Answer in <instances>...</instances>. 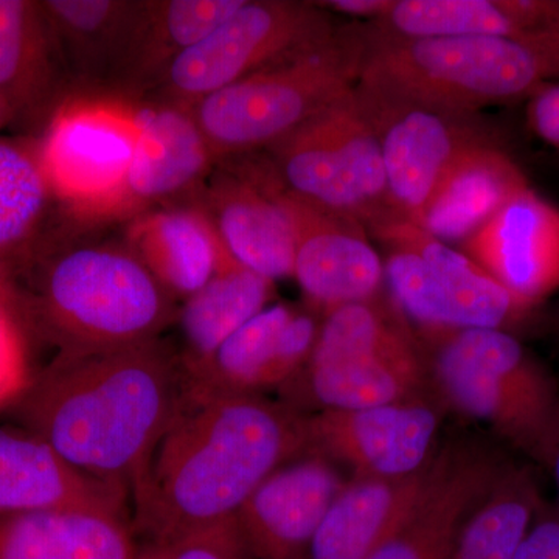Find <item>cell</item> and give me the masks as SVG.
Listing matches in <instances>:
<instances>
[{
  "label": "cell",
  "mask_w": 559,
  "mask_h": 559,
  "mask_svg": "<svg viewBox=\"0 0 559 559\" xmlns=\"http://www.w3.org/2000/svg\"><path fill=\"white\" fill-rule=\"evenodd\" d=\"M305 454V414L289 404L182 393L132 484V528L146 540L235 520L261 481Z\"/></svg>",
  "instance_id": "1"
},
{
  "label": "cell",
  "mask_w": 559,
  "mask_h": 559,
  "mask_svg": "<svg viewBox=\"0 0 559 559\" xmlns=\"http://www.w3.org/2000/svg\"><path fill=\"white\" fill-rule=\"evenodd\" d=\"M183 393L178 352L160 340L60 353L24 395L32 432L95 479L131 491Z\"/></svg>",
  "instance_id": "2"
},
{
  "label": "cell",
  "mask_w": 559,
  "mask_h": 559,
  "mask_svg": "<svg viewBox=\"0 0 559 559\" xmlns=\"http://www.w3.org/2000/svg\"><path fill=\"white\" fill-rule=\"evenodd\" d=\"M417 336L444 407L485 423L535 465L549 468L559 437V381L521 337L496 329Z\"/></svg>",
  "instance_id": "3"
},
{
  "label": "cell",
  "mask_w": 559,
  "mask_h": 559,
  "mask_svg": "<svg viewBox=\"0 0 559 559\" xmlns=\"http://www.w3.org/2000/svg\"><path fill=\"white\" fill-rule=\"evenodd\" d=\"M369 27L358 90L385 100L476 112L527 98L549 83L546 61L524 38H390Z\"/></svg>",
  "instance_id": "4"
},
{
  "label": "cell",
  "mask_w": 559,
  "mask_h": 559,
  "mask_svg": "<svg viewBox=\"0 0 559 559\" xmlns=\"http://www.w3.org/2000/svg\"><path fill=\"white\" fill-rule=\"evenodd\" d=\"M367 24H345L325 43L246 76L191 106L216 162L271 148L362 75L369 51Z\"/></svg>",
  "instance_id": "5"
},
{
  "label": "cell",
  "mask_w": 559,
  "mask_h": 559,
  "mask_svg": "<svg viewBox=\"0 0 559 559\" xmlns=\"http://www.w3.org/2000/svg\"><path fill=\"white\" fill-rule=\"evenodd\" d=\"M175 301L128 246L84 245L50 261L33 308L60 353H90L160 340Z\"/></svg>",
  "instance_id": "6"
},
{
  "label": "cell",
  "mask_w": 559,
  "mask_h": 559,
  "mask_svg": "<svg viewBox=\"0 0 559 559\" xmlns=\"http://www.w3.org/2000/svg\"><path fill=\"white\" fill-rule=\"evenodd\" d=\"M283 389L294 409L320 412L395 403L432 382L417 334L395 305L374 297L323 314L307 366Z\"/></svg>",
  "instance_id": "7"
},
{
  "label": "cell",
  "mask_w": 559,
  "mask_h": 559,
  "mask_svg": "<svg viewBox=\"0 0 559 559\" xmlns=\"http://www.w3.org/2000/svg\"><path fill=\"white\" fill-rule=\"evenodd\" d=\"M370 230L388 253L384 282L393 305L418 331L496 329L518 334L544 325L543 307L518 299L476 261L417 224L396 218Z\"/></svg>",
  "instance_id": "8"
},
{
  "label": "cell",
  "mask_w": 559,
  "mask_h": 559,
  "mask_svg": "<svg viewBox=\"0 0 559 559\" xmlns=\"http://www.w3.org/2000/svg\"><path fill=\"white\" fill-rule=\"evenodd\" d=\"M266 151L280 182L304 200L369 230L396 219L380 140L356 87Z\"/></svg>",
  "instance_id": "9"
},
{
  "label": "cell",
  "mask_w": 559,
  "mask_h": 559,
  "mask_svg": "<svg viewBox=\"0 0 559 559\" xmlns=\"http://www.w3.org/2000/svg\"><path fill=\"white\" fill-rule=\"evenodd\" d=\"M139 139L138 102L73 91L51 112L38 148L51 197L79 218H121Z\"/></svg>",
  "instance_id": "10"
},
{
  "label": "cell",
  "mask_w": 559,
  "mask_h": 559,
  "mask_svg": "<svg viewBox=\"0 0 559 559\" xmlns=\"http://www.w3.org/2000/svg\"><path fill=\"white\" fill-rule=\"evenodd\" d=\"M329 11L301 0H246L240 10L173 62L156 100L191 106L336 33Z\"/></svg>",
  "instance_id": "11"
},
{
  "label": "cell",
  "mask_w": 559,
  "mask_h": 559,
  "mask_svg": "<svg viewBox=\"0 0 559 559\" xmlns=\"http://www.w3.org/2000/svg\"><path fill=\"white\" fill-rule=\"evenodd\" d=\"M380 140L393 215L415 223L433 190L471 150L506 146L502 132L476 112L385 100L356 86Z\"/></svg>",
  "instance_id": "12"
},
{
  "label": "cell",
  "mask_w": 559,
  "mask_h": 559,
  "mask_svg": "<svg viewBox=\"0 0 559 559\" xmlns=\"http://www.w3.org/2000/svg\"><path fill=\"white\" fill-rule=\"evenodd\" d=\"M444 411L432 388L381 406L305 414L307 454L348 466L353 477L412 476L436 457Z\"/></svg>",
  "instance_id": "13"
},
{
  "label": "cell",
  "mask_w": 559,
  "mask_h": 559,
  "mask_svg": "<svg viewBox=\"0 0 559 559\" xmlns=\"http://www.w3.org/2000/svg\"><path fill=\"white\" fill-rule=\"evenodd\" d=\"M280 204L294 234V275L320 314L374 299L384 283V261L367 229L285 189L277 176Z\"/></svg>",
  "instance_id": "14"
},
{
  "label": "cell",
  "mask_w": 559,
  "mask_h": 559,
  "mask_svg": "<svg viewBox=\"0 0 559 559\" xmlns=\"http://www.w3.org/2000/svg\"><path fill=\"white\" fill-rule=\"evenodd\" d=\"M322 314L275 304L235 331L205 362L183 373L189 396L261 395L283 389L307 366Z\"/></svg>",
  "instance_id": "15"
},
{
  "label": "cell",
  "mask_w": 559,
  "mask_h": 559,
  "mask_svg": "<svg viewBox=\"0 0 559 559\" xmlns=\"http://www.w3.org/2000/svg\"><path fill=\"white\" fill-rule=\"evenodd\" d=\"M511 462L498 447L479 437L441 443L425 495L369 559H447L471 510Z\"/></svg>",
  "instance_id": "16"
},
{
  "label": "cell",
  "mask_w": 559,
  "mask_h": 559,
  "mask_svg": "<svg viewBox=\"0 0 559 559\" xmlns=\"http://www.w3.org/2000/svg\"><path fill=\"white\" fill-rule=\"evenodd\" d=\"M347 481L333 462L305 454L261 481L235 522L253 559H307L312 538Z\"/></svg>",
  "instance_id": "17"
},
{
  "label": "cell",
  "mask_w": 559,
  "mask_h": 559,
  "mask_svg": "<svg viewBox=\"0 0 559 559\" xmlns=\"http://www.w3.org/2000/svg\"><path fill=\"white\" fill-rule=\"evenodd\" d=\"M231 259L275 282L294 275V234L271 162L216 171L197 198Z\"/></svg>",
  "instance_id": "18"
},
{
  "label": "cell",
  "mask_w": 559,
  "mask_h": 559,
  "mask_svg": "<svg viewBox=\"0 0 559 559\" xmlns=\"http://www.w3.org/2000/svg\"><path fill=\"white\" fill-rule=\"evenodd\" d=\"M462 249L525 304L544 307L559 293V207L530 187L507 202Z\"/></svg>",
  "instance_id": "19"
},
{
  "label": "cell",
  "mask_w": 559,
  "mask_h": 559,
  "mask_svg": "<svg viewBox=\"0 0 559 559\" xmlns=\"http://www.w3.org/2000/svg\"><path fill=\"white\" fill-rule=\"evenodd\" d=\"M138 112L140 139L121 207L131 219L193 193L218 164L190 108L156 100Z\"/></svg>",
  "instance_id": "20"
},
{
  "label": "cell",
  "mask_w": 559,
  "mask_h": 559,
  "mask_svg": "<svg viewBox=\"0 0 559 559\" xmlns=\"http://www.w3.org/2000/svg\"><path fill=\"white\" fill-rule=\"evenodd\" d=\"M128 492L81 473L33 432L0 429V516L53 510L128 516Z\"/></svg>",
  "instance_id": "21"
},
{
  "label": "cell",
  "mask_w": 559,
  "mask_h": 559,
  "mask_svg": "<svg viewBox=\"0 0 559 559\" xmlns=\"http://www.w3.org/2000/svg\"><path fill=\"white\" fill-rule=\"evenodd\" d=\"M433 462L436 457L412 476L348 480L323 518L307 559H369L425 495L432 479Z\"/></svg>",
  "instance_id": "22"
},
{
  "label": "cell",
  "mask_w": 559,
  "mask_h": 559,
  "mask_svg": "<svg viewBox=\"0 0 559 559\" xmlns=\"http://www.w3.org/2000/svg\"><path fill=\"white\" fill-rule=\"evenodd\" d=\"M70 75L40 2L0 0V109L31 119L61 105Z\"/></svg>",
  "instance_id": "23"
},
{
  "label": "cell",
  "mask_w": 559,
  "mask_h": 559,
  "mask_svg": "<svg viewBox=\"0 0 559 559\" xmlns=\"http://www.w3.org/2000/svg\"><path fill=\"white\" fill-rule=\"evenodd\" d=\"M127 241L173 299L182 301L216 274L227 252L197 200L135 216Z\"/></svg>",
  "instance_id": "24"
},
{
  "label": "cell",
  "mask_w": 559,
  "mask_h": 559,
  "mask_svg": "<svg viewBox=\"0 0 559 559\" xmlns=\"http://www.w3.org/2000/svg\"><path fill=\"white\" fill-rule=\"evenodd\" d=\"M528 187L506 146H479L444 175L414 224L448 245H463Z\"/></svg>",
  "instance_id": "25"
},
{
  "label": "cell",
  "mask_w": 559,
  "mask_h": 559,
  "mask_svg": "<svg viewBox=\"0 0 559 559\" xmlns=\"http://www.w3.org/2000/svg\"><path fill=\"white\" fill-rule=\"evenodd\" d=\"M145 0L40 2L75 91H112Z\"/></svg>",
  "instance_id": "26"
},
{
  "label": "cell",
  "mask_w": 559,
  "mask_h": 559,
  "mask_svg": "<svg viewBox=\"0 0 559 559\" xmlns=\"http://www.w3.org/2000/svg\"><path fill=\"white\" fill-rule=\"evenodd\" d=\"M369 24L390 38H524L559 24V0H393Z\"/></svg>",
  "instance_id": "27"
},
{
  "label": "cell",
  "mask_w": 559,
  "mask_h": 559,
  "mask_svg": "<svg viewBox=\"0 0 559 559\" xmlns=\"http://www.w3.org/2000/svg\"><path fill=\"white\" fill-rule=\"evenodd\" d=\"M246 0H145L110 95L138 102L159 90L173 62L241 9Z\"/></svg>",
  "instance_id": "28"
},
{
  "label": "cell",
  "mask_w": 559,
  "mask_h": 559,
  "mask_svg": "<svg viewBox=\"0 0 559 559\" xmlns=\"http://www.w3.org/2000/svg\"><path fill=\"white\" fill-rule=\"evenodd\" d=\"M128 516L53 510L0 516V559H134Z\"/></svg>",
  "instance_id": "29"
},
{
  "label": "cell",
  "mask_w": 559,
  "mask_h": 559,
  "mask_svg": "<svg viewBox=\"0 0 559 559\" xmlns=\"http://www.w3.org/2000/svg\"><path fill=\"white\" fill-rule=\"evenodd\" d=\"M272 296L274 282L246 270L226 252L216 274L179 308L183 373L205 362L235 331L270 307Z\"/></svg>",
  "instance_id": "30"
},
{
  "label": "cell",
  "mask_w": 559,
  "mask_h": 559,
  "mask_svg": "<svg viewBox=\"0 0 559 559\" xmlns=\"http://www.w3.org/2000/svg\"><path fill=\"white\" fill-rule=\"evenodd\" d=\"M543 500L535 471L513 460L471 510L447 559H516Z\"/></svg>",
  "instance_id": "31"
},
{
  "label": "cell",
  "mask_w": 559,
  "mask_h": 559,
  "mask_svg": "<svg viewBox=\"0 0 559 559\" xmlns=\"http://www.w3.org/2000/svg\"><path fill=\"white\" fill-rule=\"evenodd\" d=\"M50 197L38 150L0 140V261L31 240Z\"/></svg>",
  "instance_id": "32"
},
{
  "label": "cell",
  "mask_w": 559,
  "mask_h": 559,
  "mask_svg": "<svg viewBox=\"0 0 559 559\" xmlns=\"http://www.w3.org/2000/svg\"><path fill=\"white\" fill-rule=\"evenodd\" d=\"M134 559H253L235 520L139 544Z\"/></svg>",
  "instance_id": "33"
},
{
  "label": "cell",
  "mask_w": 559,
  "mask_h": 559,
  "mask_svg": "<svg viewBox=\"0 0 559 559\" xmlns=\"http://www.w3.org/2000/svg\"><path fill=\"white\" fill-rule=\"evenodd\" d=\"M32 382L24 333L11 304L0 301V406L24 396Z\"/></svg>",
  "instance_id": "34"
},
{
  "label": "cell",
  "mask_w": 559,
  "mask_h": 559,
  "mask_svg": "<svg viewBox=\"0 0 559 559\" xmlns=\"http://www.w3.org/2000/svg\"><path fill=\"white\" fill-rule=\"evenodd\" d=\"M516 559H559V513L554 502H540Z\"/></svg>",
  "instance_id": "35"
},
{
  "label": "cell",
  "mask_w": 559,
  "mask_h": 559,
  "mask_svg": "<svg viewBox=\"0 0 559 559\" xmlns=\"http://www.w3.org/2000/svg\"><path fill=\"white\" fill-rule=\"evenodd\" d=\"M392 3L393 0H330V2H318V5L326 11L373 21L388 13Z\"/></svg>",
  "instance_id": "36"
},
{
  "label": "cell",
  "mask_w": 559,
  "mask_h": 559,
  "mask_svg": "<svg viewBox=\"0 0 559 559\" xmlns=\"http://www.w3.org/2000/svg\"><path fill=\"white\" fill-rule=\"evenodd\" d=\"M530 38L538 46L546 60L549 80L559 81V24L546 31L533 33Z\"/></svg>",
  "instance_id": "37"
},
{
  "label": "cell",
  "mask_w": 559,
  "mask_h": 559,
  "mask_svg": "<svg viewBox=\"0 0 559 559\" xmlns=\"http://www.w3.org/2000/svg\"><path fill=\"white\" fill-rule=\"evenodd\" d=\"M547 471H550L551 476H554L555 479V485H557L558 499L557 502H555V506H557L559 513V437L557 444H555L554 454H551L549 468H547Z\"/></svg>",
  "instance_id": "38"
},
{
  "label": "cell",
  "mask_w": 559,
  "mask_h": 559,
  "mask_svg": "<svg viewBox=\"0 0 559 559\" xmlns=\"http://www.w3.org/2000/svg\"><path fill=\"white\" fill-rule=\"evenodd\" d=\"M11 299H13V294H11L5 267H3L2 261H0V301H7V304H11Z\"/></svg>",
  "instance_id": "39"
},
{
  "label": "cell",
  "mask_w": 559,
  "mask_h": 559,
  "mask_svg": "<svg viewBox=\"0 0 559 559\" xmlns=\"http://www.w3.org/2000/svg\"><path fill=\"white\" fill-rule=\"evenodd\" d=\"M546 323H549L551 329L559 331V305L557 310L551 312L550 316H544V325H546Z\"/></svg>",
  "instance_id": "40"
},
{
  "label": "cell",
  "mask_w": 559,
  "mask_h": 559,
  "mask_svg": "<svg viewBox=\"0 0 559 559\" xmlns=\"http://www.w3.org/2000/svg\"><path fill=\"white\" fill-rule=\"evenodd\" d=\"M3 119V116H2V109H0V120Z\"/></svg>",
  "instance_id": "41"
}]
</instances>
